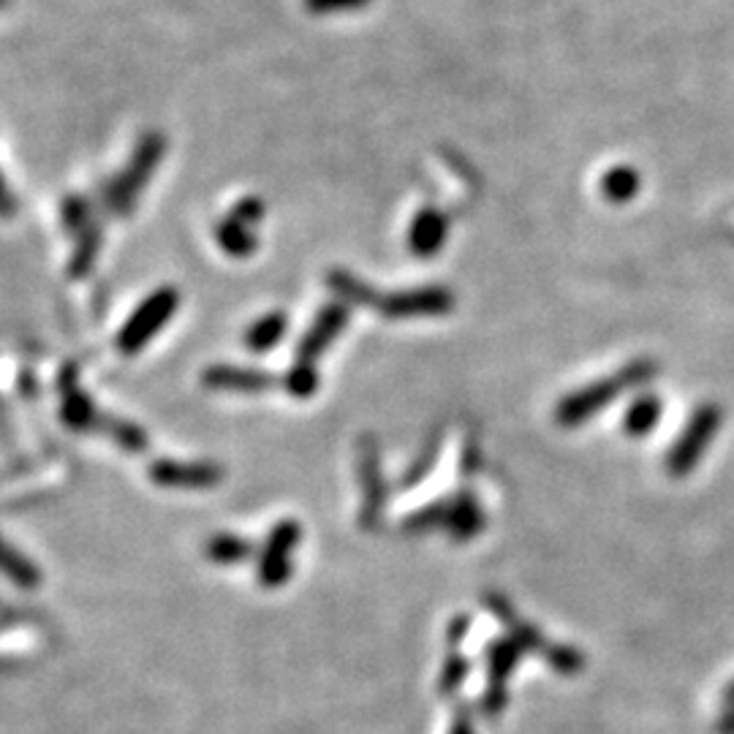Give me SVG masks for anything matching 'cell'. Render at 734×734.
Returning <instances> with one entry per match:
<instances>
[{
	"label": "cell",
	"mask_w": 734,
	"mask_h": 734,
	"mask_svg": "<svg viewBox=\"0 0 734 734\" xmlns=\"http://www.w3.org/2000/svg\"><path fill=\"white\" fill-rule=\"evenodd\" d=\"M656 370L658 368L652 359H634V362H629L623 370L609 375V378L593 381V384L582 386V389L563 397V402H560L558 411H555V416H558V422L563 424V427H576V424H582L585 419L604 411L618 395L647 384V381L656 375Z\"/></svg>",
	"instance_id": "cell-1"
},
{
	"label": "cell",
	"mask_w": 734,
	"mask_h": 734,
	"mask_svg": "<svg viewBox=\"0 0 734 734\" xmlns=\"http://www.w3.org/2000/svg\"><path fill=\"white\" fill-rule=\"evenodd\" d=\"M163 152H166V139H163L161 134H147L145 139L139 141L128 169H125L107 190V204L114 215H128V212L134 210L136 199H139V194L145 190V185L150 183L152 172H155Z\"/></svg>",
	"instance_id": "cell-2"
},
{
	"label": "cell",
	"mask_w": 734,
	"mask_h": 734,
	"mask_svg": "<svg viewBox=\"0 0 734 734\" xmlns=\"http://www.w3.org/2000/svg\"><path fill=\"white\" fill-rule=\"evenodd\" d=\"M179 308V294L177 288L163 286L155 288L134 313L128 315V321L123 324V329L117 332V348L123 353H139L163 326L172 321V315Z\"/></svg>",
	"instance_id": "cell-3"
},
{
	"label": "cell",
	"mask_w": 734,
	"mask_h": 734,
	"mask_svg": "<svg viewBox=\"0 0 734 734\" xmlns=\"http://www.w3.org/2000/svg\"><path fill=\"white\" fill-rule=\"evenodd\" d=\"M718 427H721V408L716 402H701L694 413H691L688 424L674 440L672 451L667 455V471L669 476L683 478L688 476L707 451V446L716 438Z\"/></svg>",
	"instance_id": "cell-4"
},
{
	"label": "cell",
	"mask_w": 734,
	"mask_h": 734,
	"mask_svg": "<svg viewBox=\"0 0 734 734\" xmlns=\"http://www.w3.org/2000/svg\"><path fill=\"white\" fill-rule=\"evenodd\" d=\"M455 308V294L444 286L411 288V291L381 294L375 299V310L384 319H427V315H444Z\"/></svg>",
	"instance_id": "cell-5"
},
{
	"label": "cell",
	"mask_w": 734,
	"mask_h": 734,
	"mask_svg": "<svg viewBox=\"0 0 734 734\" xmlns=\"http://www.w3.org/2000/svg\"><path fill=\"white\" fill-rule=\"evenodd\" d=\"M299 538H302V527L294 520L277 522L270 531L264 549H261L259 560V582L264 587H281L286 585L291 576V552L297 549Z\"/></svg>",
	"instance_id": "cell-6"
},
{
	"label": "cell",
	"mask_w": 734,
	"mask_h": 734,
	"mask_svg": "<svg viewBox=\"0 0 734 734\" xmlns=\"http://www.w3.org/2000/svg\"><path fill=\"white\" fill-rule=\"evenodd\" d=\"M150 478L161 487L174 489H204L223 478V468L217 462H177L155 460L150 465Z\"/></svg>",
	"instance_id": "cell-7"
},
{
	"label": "cell",
	"mask_w": 734,
	"mask_h": 734,
	"mask_svg": "<svg viewBox=\"0 0 734 734\" xmlns=\"http://www.w3.org/2000/svg\"><path fill=\"white\" fill-rule=\"evenodd\" d=\"M348 324V304L346 302H329L326 308H321V313L315 315V321L310 324V329L304 332V337L297 346V362L315 364V359L329 348V343L346 329Z\"/></svg>",
	"instance_id": "cell-8"
},
{
	"label": "cell",
	"mask_w": 734,
	"mask_h": 734,
	"mask_svg": "<svg viewBox=\"0 0 734 734\" xmlns=\"http://www.w3.org/2000/svg\"><path fill=\"white\" fill-rule=\"evenodd\" d=\"M359 482H362V525L373 527L381 520L386 503L384 473H381L378 446L373 438L362 440V457H359Z\"/></svg>",
	"instance_id": "cell-9"
},
{
	"label": "cell",
	"mask_w": 734,
	"mask_h": 734,
	"mask_svg": "<svg viewBox=\"0 0 734 734\" xmlns=\"http://www.w3.org/2000/svg\"><path fill=\"white\" fill-rule=\"evenodd\" d=\"M484 525H487V517H484L482 503H478L471 489H460L457 495L446 498L444 531L455 542H471V538H476L484 531Z\"/></svg>",
	"instance_id": "cell-10"
},
{
	"label": "cell",
	"mask_w": 734,
	"mask_h": 734,
	"mask_svg": "<svg viewBox=\"0 0 734 734\" xmlns=\"http://www.w3.org/2000/svg\"><path fill=\"white\" fill-rule=\"evenodd\" d=\"M446 237H449V215L438 207H422L413 215L411 232H408V245L419 259H430L444 248Z\"/></svg>",
	"instance_id": "cell-11"
},
{
	"label": "cell",
	"mask_w": 734,
	"mask_h": 734,
	"mask_svg": "<svg viewBox=\"0 0 734 734\" xmlns=\"http://www.w3.org/2000/svg\"><path fill=\"white\" fill-rule=\"evenodd\" d=\"M522 650L525 647L511 636V639H498L495 645H489L487 661H489V685H487V699H484V710L498 712L503 705V680L509 677L511 669L520 661Z\"/></svg>",
	"instance_id": "cell-12"
},
{
	"label": "cell",
	"mask_w": 734,
	"mask_h": 734,
	"mask_svg": "<svg viewBox=\"0 0 734 734\" xmlns=\"http://www.w3.org/2000/svg\"><path fill=\"white\" fill-rule=\"evenodd\" d=\"M204 384L210 389L223 391H264L275 386V378L264 370L234 368V364H212L204 373Z\"/></svg>",
	"instance_id": "cell-13"
},
{
	"label": "cell",
	"mask_w": 734,
	"mask_h": 734,
	"mask_svg": "<svg viewBox=\"0 0 734 734\" xmlns=\"http://www.w3.org/2000/svg\"><path fill=\"white\" fill-rule=\"evenodd\" d=\"M0 574L9 582H14L16 587H25V590H33V587L41 585L38 565L33 560H27L20 549L11 547L3 536H0Z\"/></svg>",
	"instance_id": "cell-14"
},
{
	"label": "cell",
	"mask_w": 734,
	"mask_h": 734,
	"mask_svg": "<svg viewBox=\"0 0 734 734\" xmlns=\"http://www.w3.org/2000/svg\"><path fill=\"white\" fill-rule=\"evenodd\" d=\"M661 413H663V402L658 400L656 395L647 391V395H639L629 406V411H625V419H623V430L631 435V438H645V435H650L652 430H656Z\"/></svg>",
	"instance_id": "cell-15"
},
{
	"label": "cell",
	"mask_w": 734,
	"mask_h": 734,
	"mask_svg": "<svg viewBox=\"0 0 734 734\" xmlns=\"http://www.w3.org/2000/svg\"><path fill=\"white\" fill-rule=\"evenodd\" d=\"M283 332H286V313L275 310V313L261 315L259 321H253V324L245 329V346L256 353H264L281 343Z\"/></svg>",
	"instance_id": "cell-16"
},
{
	"label": "cell",
	"mask_w": 734,
	"mask_h": 734,
	"mask_svg": "<svg viewBox=\"0 0 734 734\" xmlns=\"http://www.w3.org/2000/svg\"><path fill=\"white\" fill-rule=\"evenodd\" d=\"M215 239H217V245H221V248L226 250L228 256H234V259H245V256H250L256 250L253 228L242 226V223L234 221L232 215L223 217V221L217 223V226H215Z\"/></svg>",
	"instance_id": "cell-17"
},
{
	"label": "cell",
	"mask_w": 734,
	"mask_h": 734,
	"mask_svg": "<svg viewBox=\"0 0 734 734\" xmlns=\"http://www.w3.org/2000/svg\"><path fill=\"white\" fill-rule=\"evenodd\" d=\"M326 283H329L332 291L340 297V302H353V304H364V308H375V299H378V291L370 288L368 283L353 277L351 272L346 270H332L326 275Z\"/></svg>",
	"instance_id": "cell-18"
},
{
	"label": "cell",
	"mask_w": 734,
	"mask_h": 734,
	"mask_svg": "<svg viewBox=\"0 0 734 734\" xmlns=\"http://www.w3.org/2000/svg\"><path fill=\"white\" fill-rule=\"evenodd\" d=\"M253 549H256L253 544L234 536V533H217V536H212L210 542L204 544L207 558H210L212 563H221V565L242 563V560H248L250 555H253Z\"/></svg>",
	"instance_id": "cell-19"
},
{
	"label": "cell",
	"mask_w": 734,
	"mask_h": 734,
	"mask_svg": "<svg viewBox=\"0 0 734 734\" xmlns=\"http://www.w3.org/2000/svg\"><path fill=\"white\" fill-rule=\"evenodd\" d=\"M63 419H65V424H69V427H74V430L90 427V424L98 419V413H96V408H92L90 397H87L85 391L79 389V386L65 384Z\"/></svg>",
	"instance_id": "cell-20"
},
{
	"label": "cell",
	"mask_w": 734,
	"mask_h": 734,
	"mask_svg": "<svg viewBox=\"0 0 734 734\" xmlns=\"http://www.w3.org/2000/svg\"><path fill=\"white\" fill-rule=\"evenodd\" d=\"M636 190H639V174L631 166H614L604 174L601 179V194L607 196L614 204H623V201L634 199Z\"/></svg>",
	"instance_id": "cell-21"
},
{
	"label": "cell",
	"mask_w": 734,
	"mask_h": 734,
	"mask_svg": "<svg viewBox=\"0 0 734 734\" xmlns=\"http://www.w3.org/2000/svg\"><path fill=\"white\" fill-rule=\"evenodd\" d=\"M444 525H446V498L433 500V503L424 506V509H419V511H413V514L408 517L406 522H402V527H406L408 533L444 531Z\"/></svg>",
	"instance_id": "cell-22"
},
{
	"label": "cell",
	"mask_w": 734,
	"mask_h": 734,
	"mask_svg": "<svg viewBox=\"0 0 734 734\" xmlns=\"http://www.w3.org/2000/svg\"><path fill=\"white\" fill-rule=\"evenodd\" d=\"M283 386H286L288 395L294 397H310L319 389V370L315 364L297 362L286 375H283Z\"/></svg>",
	"instance_id": "cell-23"
},
{
	"label": "cell",
	"mask_w": 734,
	"mask_h": 734,
	"mask_svg": "<svg viewBox=\"0 0 734 734\" xmlns=\"http://www.w3.org/2000/svg\"><path fill=\"white\" fill-rule=\"evenodd\" d=\"M547 661L555 672L576 674L582 669V661H585V658H582L580 650H574V647H569V645H549Z\"/></svg>",
	"instance_id": "cell-24"
},
{
	"label": "cell",
	"mask_w": 734,
	"mask_h": 734,
	"mask_svg": "<svg viewBox=\"0 0 734 734\" xmlns=\"http://www.w3.org/2000/svg\"><path fill=\"white\" fill-rule=\"evenodd\" d=\"M112 435L123 449L128 451H145L147 449V435L139 427L128 422H112Z\"/></svg>",
	"instance_id": "cell-25"
},
{
	"label": "cell",
	"mask_w": 734,
	"mask_h": 734,
	"mask_svg": "<svg viewBox=\"0 0 734 734\" xmlns=\"http://www.w3.org/2000/svg\"><path fill=\"white\" fill-rule=\"evenodd\" d=\"M302 3L310 14L324 16V14H343V11L364 9L370 0H302Z\"/></svg>",
	"instance_id": "cell-26"
},
{
	"label": "cell",
	"mask_w": 734,
	"mask_h": 734,
	"mask_svg": "<svg viewBox=\"0 0 734 734\" xmlns=\"http://www.w3.org/2000/svg\"><path fill=\"white\" fill-rule=\"evenodd\" d=\"M232 217H234V221L242 223V226L256 228V223L264 217V201L256 199V196H248V199H242V201H237V204H234Z\"/></svg>",
	"instance_id": "cell-27"
},
{
	"label": "cell",
	"mask_w": 734,
	"mask_h": 734,
	"mask_svg": "<svg viewBox=\"0 0 734 734\" xmlns=\"http://www.w3.org/2000/svg\"><path fill=\"white\" fill-rule=\"evenodd\" d=\"M468 674V661L462 656H451L449 663L444 667V677H440V691H446V694H451V691L457 688V685L465 680Z\"/></svg>",
	"instance_id": "cell-28"
},
{
	"label": "cell",
	"mask_w": 734,
	"mask_h": 734,
	"mask_svg": "<svg viewBox=\"0 0 734 734\" xmlns=\"http://www.w3.org/2000/svg\"><path fill=\"white\" fill-rule=\"evenodd\" d=\"M433 460H435V446H430L427 455L419 457V460L411 465V471H408L406 476H402V482H400L402 487H413V484L422 482V478L430 473V465H433Z\"/></svg>",
	"instance_id": "cell-29"
},
{
	"label": "cell",
	"mask_w": 734,
	"mask_h": 734,
	"mask_svg": "<svg viewBox=\"0 0 734 734\" xmlns=\"http://www.w3.org/2000/svg\"><path fill=\"white\" fill-rule=\"evenodd\" d=\"M63 217H65V226H69L71 232H79V228L85 226V221H87V201L85 199H69V201H65Z\"/></svg>",
	"instance_id": "cell-30"
},
{
	"label": "cell",
	"mask_w": 734,
	"mask_h": 734,
	"mask_svg": "<svg viewBox=\"0 0 734 734\" xmlns=\"http://www.w3.org/2000/svg\"><path fill=\"white\" fill-rule=\"evenodd\" d=\"M718 734H734V707H729L721 721H718Z\"/></svg>",
	"instance_id": "cell-31"
},
{
	"label": "cell",
	"mask_w": 734,
	"mask_h": 734,
	"mask_svg": "<svg viewBox=\"0 0 734 734\" xmlns=\"http://www.w3.org/2000/svg\"><path fill=\"white\" fill-rule=\"evenodd\" d=\"M11 210H14V201H11L9 190H5L3 177H0V215H9Z\"/></svg>",
	"instance_id": "cell-32"
},
{
	"label": "cell",
	"mask_w": 734,
	"mask_h": 734,
	"mask_svg": "<svg viewBox=\"0 0 734 734\" xmlns=\"http://www.w3.org/2000/svg\"><path fill=\"white\" fill-rule=\"evenodd\" d=\"M451 734H473L471 721H468L465 716H457L455 718V726H451Z\"/></svg>",
	"instance_id": "cell-33"
}]
</instances>
